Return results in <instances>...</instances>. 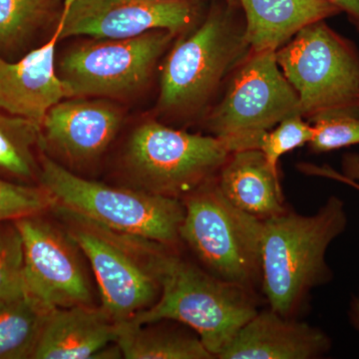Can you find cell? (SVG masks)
Listing matches in <instances>:
<instances>
[{
  "label": "cell",
  "mask_w": 359,
  "mask_h": 359,
  "mask_svg": "<svg viewBox=\"0 0 359 359\" xmlns=\"http://www.w3.org/2000/svg\"><path fill=\"white\" fill-rule=\"evenodd\" d=\"M198 0H72L63 6L59 39H126L153 30L184 34L197 25Z\"/></svg>",
  "instance_id": "7c38bea8"
},
{
  "label": "cell",
  "mask_w": 359,
  "mask_h": 359,
  "mask_svg": "<svg viewBox=\"0 0 359 359\" xmlns=\"http://www.w3.org/2000/svg\"><path fill=\"white\" fill-rule=\"evenodd\" d=\"M25 245L15 221H0V299L25 297Z\"/></svg>",
  "instance_id": "603a6c76"
},
{
  "label": "cell",
  "mask_w": 359,
  "mask_h": 359,
  "mask_svg": "<svg viewBox=\"0 0 359 359\" xmlns=\"http://www.w3.org/2000/svg\"><path fill=\"white\" fill-rule=\"evenodd\" d=\"M39 140V125L0 110V171L20 179L39 175L33 154Z\"/></svg>",
  "instance_id": "44dd1931"
},
{
  "label": "cell",
  "mask_w": 359,
  "mask_h": 359,
  "mask_svg": "<svg viewBox=\"0 0 359 359\" xmlns=\"http://www.w3.org/2000/svg\"><path fill=\"white\" fill-rule=\"evenodd\" d=\"M53 0H0V49L22 43L50 16Z\"/></svg>",
  "instance_id": "7402d4cb"
},
{
  "label": "cell",
  "mask_w": 359,
  "mask_h": 359,
  "mask_svg": "<svg viewBox=\"0 0 359 359\" xmlns=\"http://www.w3.org/2000/svg\"><path fill=\"white\" fill-rule=\"evenodd\" d=\"M348 314L351 325L359 332V290L358 294L353 295L351 299Z\"/></svg>",
  "instance_id": "f1b7e54d"
},
{
  "label": "cell",
  "mask_w": 359,
  "mask_h": 359,
  "mask_svg": "<svg viewBox=\"0 0 359 359\" xmlns=\"http://www.w3.org/2000/svg\"><path fill=\"white\" fill-rule=\"evenodd\" d=\"M15 223L25 245L26 295L48 311L93 304L83 252L65 226L41 214Z\"/></svg>",
  "instance_id": "8fae6325"
},
{
  "label": "cell",
  "mask_w": 359,
  "mask_h": 359,
  "mask_svg": "<svg viewBox=\"0 0 359 359\" xmlns=\"http://www.w3.org/2000/svg\"><path fill=\"white\" fill-rule=\"evenodd\" d=\"M276 55L304 119L359 118V51L325 20L302 28Z\"/></svg>",
  "instance_id": "8992f818"
},
{
  "label": "cell",
  "mask_w": 359,
  "mask_h": 359,
  "mask_svg": "<svg viewBox=\"0 0 359 359\" xmlns=\"http://www.w3.org/2000/svg\"><path fill=\"white\" fill-rule=\"evenodd\" d=\"M219 191L231 205L264 221L287 211L280 171L259 149L231 152L216 177Z\"/></svg>",
  "instance_id": "e0dca14e"
},
{
  "label": "cell",
  "mask_w": 359,
  "mask_h": 359,
  "mask_svg": "<svg viewBox=\"0 0 359 359\" xmlns=\"http://www.w3.org/2000/svg\"><path fill=\"white\" fill-rule=\"evenodd\" d=\"M341 13L347 14L349 20L355 26H359V0H327Z\"/></svg>",
  "instance_id": "83f0119b"
},
{
  "label": "cell",
  "mask_w": 359,
  "mask_h": 359,
  "mask_svg": "<svg viewBox=\"0 0 359 359\" xmlns=\"http://www.w3.org/2000/svg\"><path fill=\"white\" fill-rule=\"evenodd\" d=\"M182 202L180 238L200 266L226 282L261 292L263 221L231 205L216 178Z\"/></svg>",
  "instance_id": "52a82bcc"
},
{
  "label": "cell",
  "mask_w": 359,
  "mask_h": 359,
  "mask_svg": "<svg viewBox=\"0 0 359 359\" xmlns=\"http://www.w3.org/2000/svg\"><path fill=\"white\" fill-rule=\"evenodd\" d=\"M117 323L102 306L54 309L47 314L33 359L112 358Z\"/></svg>",
  "instance_id": "2e32d148"
},
{
  "label": "cell",
  "mask_w": 359,
  "mask_h": 359,
  "mask_svg": "<svg viewBox=\"0 0 359 359\" xmlns=\"http://www.w3.org/2000/svg\"><path fill=\"white\" fill-rule=\"evenodd\" d=\"M59 39L55 30L47 43L18 62L0 57V110L41 127L52 106L69 98L54 65Z\"/></svg>",
  "instance_id": "9a60e30c"
},
{
  "label": "cell",
  "mask_w": 359,
  "mask_h": 359,
  "mask_svg": "<svg viewBox=\"0 0 359 359\" xmlns=\"http://www.w3.org/2000/svg\"><path fill=\"white\" fill-rule=\"evenodd\" d=\"M330 348L320 328L268 308L245 323L217 359H316Z\"/></svg>",
  "instance_id": "5bb4252c"
},
{
  "label": "cell",
  "mask_w": 359,
  "mask_h": 359,
  "mask_svg": "<svg viewBox=\"0 0 359 359\" xmlns=\"http://www.w3.org/2000/svg\"><path fill=\"white\" fill-rule=\"evenodd\" d=\"M55 201L43 187L20 185L0 179V221H15L51 210Z\"/></svg>",
  "instance_id": "d4e9b609"
},
{
  "label": "cell",
  "mask_w": 359,
  "mask_h": 359,
  "mask_svg": "<svg viewBox=\"0 0 359 359\" xmlns=\"http://www.w3.org/2000/svg\"><path fill=\"white\" fill-rule=\"evenodd\" d=\"M49 311L27 295L0 299V359L32 358Z\"/></svg>",
  "instance_id": "ffe728a7"
},
{
  "label": "cell",
  "mask_w": 359,
  "mask_h": 359,
  "mask_svg": "<svg viewBox=\"0 0 359 359\" xmlns=\"http://www.w3.org/2000/svg\"><path fill=\"white\" fill-rule=\"evenodd\" d=\"M250 51L238 0H214L204 20L180 35L163 61L158 111L204 119Z\"/></svg>",
  "instance_id": "6da1fadb"
},
{
  "label": "cell",
  "mask_w": 359,
  "mask_h": 359,
  "mask_svg": "<svg viewBox=\"0 0 359 359\" xmlns=\"http://www.w3.org/2000/svg\"><path fill=\"white\" fill-rule=\"evenodd\" d=\"M175 35L153 30L126 39H94L76 45L59 62V77L73 97H124L150 81Z\"/></svg>",
  "instance_id": "30bf717a"
},
{
  "label": "cell",
  "mask_w": 359,
  "mask_h": 359,
  "mask_svg": "<svg viewBox=\"0 0 359 359\" xmlns=\"http://www.w3.org/2000/svg\"><path fill=\"white\" fill-rule=\"evenodd\" d=\"M71 1H72V0H65V4H63V6H68Z\"/></svg>",
  "instance_id": "f546056e"
},
{
  "label": "cell",
  "mask_w": 359,
  "mask_h": 359,
  "mask_svg": "<svg viewBox=\"0 0 359 359\" xmlns=\"http://www.w3.org/2000/svg\"><path fill=\"white\" fill-rule=\"evenodd\" d=\"M295 114H301L299 98L280 70L276 52L250 50L205 115L204 124L209 135L235 152L257 149L264 133Z\"/></svg>",
  "instance_id": "9c48e42d"
},
{
  "label": "cell",
  "mask_w": 359,
  "mask_h": 359,
  "mask_svg": "<svg viewBox=\"0 0 359 359\" xmlns=\"http://www.w3.org/2000/svg\"><path fill=\"white\" fill-rule=\"evenodd\" d=\"M257 294L212 276L181 257L178 249H171L163 262L159 299L126 321L136 325L176 321L196 332L218 358L238 330L259 311Z\"/></svg>",
  "instance_id": "3957f363"
},
{
  "label": "cell",
  "mask_w": 359,
  "mask_h": 359,
  "mask_svg": "<svg viewBox=\"0 0 359 359\" xmlns=\"http://www.w3.org/2000/svg\"><path fill=\"white\" fill-rule=\"evenodd\" d=\"M313 134V123L301 114L290 116L262 136L257 149L263 153L269 164L278 170L280 158L290 151L309 145Z\"/></svg>",
  "instance_id": "cb8c5ba5"
},
{
  "label": "cell",
  "mask_w": 359,
  "mask_h": 359,
  "mask_svg": "<svg viewBox=\"0 0 359 359\" xmlns=\"http://www.w3.org/2000/svg\"><path fill=\"white\" fill-rule=\"evenodd\" d=\"M356 28H358V32H359V26H356Z\"/></svg>",
  "instance_id": "4dcf8cb0"
},
{
  "label": "cell",
  "mask_w": 359,
  "mask_h": 359,
  "mask_svg": "<svg viewBox=\"0 0 359 359\" xmlns=\"http://www.w3.org/2000/svg\"><path fill=\"white\" fill-rule=\"evenodd\" d=\"M299 171L311 176L323 177L341 182L346 185L353 187L359 191V154L358 153H348L342 158V173L335 171L327 165L316 166L308 163H302L299 165Z\"/></svg>",
  "instance_id": "4316f807"
},
{
  "label": "cell",
  "mask_w": 359,
  "mask_h": 359,
  "mask_svg": "<svg viewBox=\"0 0 359 359\" xmlns=\"http://www.w3.org/2000/svg\"><path fill=\"white\" fill-rule=\"evenodd\" d=\"M51 210L83 252L96 278L101 306L116 323L131 320L157 302L163 262L176 248L111 230L60 205Z\"/></svg>",
  "instance_id": "277c9868"
},
{
  "label": "cell",
  "mask_w": 359,
  "mask_h": 359,
  "mask_svg": "<svg viewBox=\"0 0 359 359\" xmlns=\"http://www.w3.org/2000/svg\"><path fill=\"white\" fill-rule=\"evenodd\" d=\"M346 226V205L335 196L311 216L287 209L263 221L261 292L269 309L297 318L311 290L332 280L325 256Z\"/></svg>",
  "instance_id": "7a4b0ae2"
},
{
  "label": "cell",
  "mask_w": 359,
  "mask_h": 359,
  "mask_svg": "<svg viewBox=\"0 0 359 359\" xmlns=\"http://www.w3.org/2000/svg\"><path fill=\"white\" fill-rule=\"evenodd\" d=\"M39 181L55 204L111 229L178 249L183 202L146 192L90 181L47 155L40 160Z\"/></svg>",
  "instance_id": "5b68a950"
},
{
  "label": "cell",
  "mask_w": 359,
  "mask_h": 359,
  "mask_svg": "<svg viewBox=\"0 0 359 359\" xmlns=\"http://www.w3.org/2000/svg\"><path fill=\"white\" fill-rule=\"evenodd\" d=\"M122 120L121 111L108 101L73 97L47 112L39 145L72 164L92 162L109 147Z\"/></svg>",
  "instance_id": "4fadbf2b"
},
{
  "label": "cell",
  "mask_w": 359,
  "mask_h": 359,
  "mask_svg": "<svg viewBox=\"0 0 359 359\" xmlns=\"http://www.w3.org/2000/svg\"><path fill=\"white\" fill-rule=\"evenodd\" d=\"M309 147L316 154L359 145V118L337 117L313 123Z\"/></svg>",
  "instance_id": "484cf974"
},
{
  "label": "cell",
  "mask_w": 359,
  "mask_h": 359,
  "mask_svg": "<svg viewBox=\"0 0 359 359\" xmlns=\"http://www.w3.org/2000/svg\"><path fill=\"white\" fill-rule=\"evenodd\" d=\"M115 344L127 359L215 358L196 332H184L171 325V320L117 323Z\"/></svg>",
  "instance_id": "d6986e66"
},
{
  "label": "cell",
  "mask_w": 359,
  "mask_h": 359,
  "mask_svg": "<svg viewBox=\"0 0 359 359\" xmlns=\"http://www.w3.org/2000/svg\"><path fill=\"white\" fill-rule=\"evenodd\" d=\"M252 51H278L297 32L341 13L327 0H238Z\"/></svg>",
  "instance_id": "ac0fdd59"
},
{
  "label": "cell",
  "mask_w": 359,
  "mask_h": 359,
  "mask_svg": "<svg viewBox=\"0 0 359 359\" xmlns=\"http://www.w3.org/2000/svg\"><path fill=\"white\" fill-rule=\"evenodd\" d=\"M231 153L212 135L148 120L130 136L123 162L135 188L182 201L216 178Z\"/></svg>",
  "instance_id": "ba28073f"
}]
</instances>
